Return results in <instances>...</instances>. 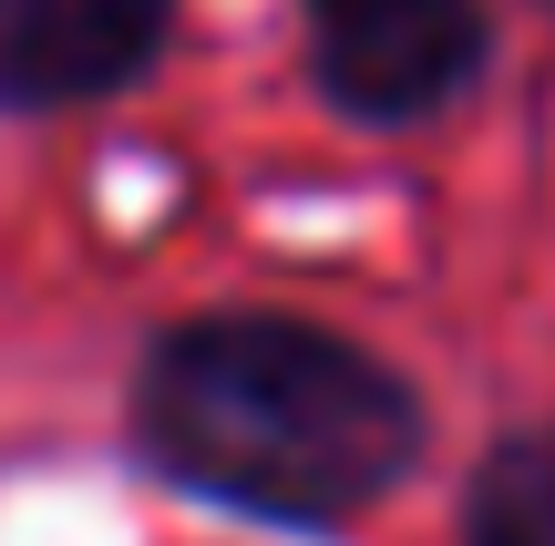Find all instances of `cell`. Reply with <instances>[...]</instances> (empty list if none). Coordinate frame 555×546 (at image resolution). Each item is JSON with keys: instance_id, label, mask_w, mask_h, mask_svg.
<instances>
[{"instance_id": "1", "label": "cell", "mask_w": 555, "mask_h": 546, "mask_svg": "<svg viewBox=\"0 0 555 546\" xmlns=\"http://www.w3.org/2000/svg\"><path fill=\"white\" fill-rule=\"evenodd\" d=\"M433 412L412 371L288 309L176 320L134 361V454L176 495L268 526H350L412 485Z\"/></svg>"}, {"instance_id": "2", "label": "cell", "mask_w": 555, "mask_h": 546, "mask_svg": "<svg viewBox=\"0 0 555 546\" xmlns=\"http://www.w3.org/2000/svg\"><path fill=\"white\" fill-rule=\"evenodd\" d=\"M483 52V0H309V82L350 124H422L463 103Z\"/></svg>"}, {"instance_id": "3", "label": "cell", "mask_w": 555, "mask_h": 546, "mask_svg": "<svg viewBox=\"0 0 555 546\" xmlns=\"http://www.w3.org/2000/svg\"><path fill=\"white\" fill-rule=\"evenodd\" d=\"M176 41V0H0V114H62L144 82Z\"/></svg>"}, {"instance_id": "4", "label": "cell", "mask_w": 555, "mask_h": 546, "mask_svg": "<svg viewBox=\"0 0 555 546\" xmlns=\"http://www.w3.org/2000/svg\"><path fill=\"white\" fill-rule=\"evenodd\" d=\"M463 546H555V423L504 433L463 485Z\"/></svg>"}]
</instances>
